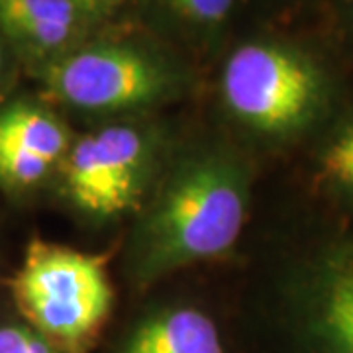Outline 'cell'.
<instances>
[{
  "mask_svg": "<svg viewBox=\"0 0 353 353\" xmlns=\"http://www.w3.org/2000/svg\"><path fill=\"white\" fill-rule=\"evenodd\" d=\"M83 18L75 0H0V32L30 57L63 50Z\"/></svg>",
  "mask_w": 353,
  "mask_h": 353,
  "instance_id": "cell-8",
  "label": "cell"
},
{
  "mask_svg": "<svg viewBox=\"0 0 353 353\" xmlns=\"http://www.w3.org/2000/svg\"><path fill=\"white\" fill-rule=\"evenodd\" d=\"M310 328L328 353H353V243L326 252L306 283Z\"/></svg>",
  "mask_w": 353,
  "mask_h": 353,
  "instance_id": "cell-7",
  "label": "cell"
},
{
  "mask_svg": "<svg viewBox=\"0 0 353 353\" xmlns=\"http://www.w3.org/2000/svg\"><path fill=\"white\" fill-rule=\"evenodd\" d=\"M0 353H57L34 328L6 324L0 326Z\"/></svg>",
  "mask_w": 353,
  "mask_h": 353,
  "instance_id": "cell-12",
  "label": "cell"
},
{
  "mask_svg": "<svg viewBox=\"0 0 353 353\" xmlns=\"http://www.w3.org/2000/svg\"><path fill=\"white\" fill-rule=\"evenodd\" d=\"M228 108L265 134H290L326 108L332 75L322 59L287 39H253L228 57L222 73Z\"/></svg>",
  "mask_w": 353,
  "mask_h": 353,
  "instance_id": "cell-3",
  "label": "cell"
},
{
  "mask_svg": "<svg viewBox=\"0 0 353 353\" xmlns=\"http://www.w3.org/2000/svg\"><path fill=\"white\" fill-rule=\"evenodd\" d=\"M10 289L32 328L67 353L87 350L112 306L104 255L41 240L30 241Z\"/></svg>",
  "mask_w": 353,
  "mask_h": 353,
  "instance_id": "cell-2",
  "label": "cell"
},
{
  "mask_svg": "<svg viewBox=\"0 0 353 353\" xmlns=\"http://www.w3.org/2000/svg\"><path fill=\"white\" fill-rule=\"evenodd\" d=\"M320 176L330 187L353 196V120L324 148L320 155Z\"/></svg>",
  "mask_w": 353,
  "mask_h": 353,
  "instance_id": "cell-10",
  "label": "cell"
},
{
  "mask_svg": "<svg viewBox=\"0 0 353 353\" xmlns=\"http://www.w3.org/2000/svg\"><path fill=\"white\" fill-rule=\"evenodd\" d=\"M75 2L87 16H101V14L112 12L124 0H75Z\"/></svg>",
  "mask_w": 353,
  "mask_h": 353,
  "instance_id": "cell-13",
  "label": "cell"
},
{
  "mask_svg": "<svg viewBox=\"0 0 353 353\" xmlns=\"http://www.w3.org/2000/svg\"><path fill=\"white\" fill-rule=\"evenodd\" d=\"M2 67H4V50H2V41H0V73H2Z\"/></svg>",
  "mask_w": 353,
  "mask_h": 353,
  "instance_id": "cell-16",
  "label": "cell"
},
{
  "mask_svg": "<svg viewBox=\"0 0 353 353\" xmlns=\"http://www.w3.org/2000/svg\"><path fill=\"white\" fill-rule=\"evenodd\" d=\"M245 222V183L222 159L190 165L165 189L143 236V271L163 273L232 250Z\"/></svg>",
  "mask_w": 353,
  "mask_h": 353,
  "instance_id": "cell-1",
  "label": "cell"
},
{
  "mask_svg": "<svg viewBox=\"0 0 353 353\" xmlns=\"http://www.w3.org/2000/svg\"><path fill=\"white\" fill-rule=\"evenodd\" d=\"M340 12L345 39L353 50V0H340Z\"/></svg>",
  "mask_w": 353,
  "mask_h": 353,
  "instance_id": "cell-14",
  "label": "cell"
},
{
  "mask_svg": "<svg viewBox=\"0 0 353 353\" xmlns=\"http://www.w3.org/2000/svg\"><path fill=\"white\" fill-rule=\"evenodd\" d=\"M122 353H224L214 322L194 308H175L145 320Z\"/></svg>",
  "mask_w": 353,
  "mask_h": 353,
  "instance_id": "cell-9",
  "label": "cell"
},
{
  "mask_svg": "<svg viewBox=\"0 0 353 353\" xmlns=\"http://www.w3.org/2000/svg\"><path fill=\"white\" fill-rule=\"evenodd\" d=\"M175 20L192 30H216L230 18L236 0H159Z\"/></svg>",
  "mask_w": 353,
  "mask_h": 353,
  "instance_id": "cell-11",
  "label": "cell"
},
{
  "mask_svg": "<svg viewBox=\"0 0 353 353\" xmlns=\"http://www.w3.org/2000/svg\"><path fill=\"white\" fill-rule=\"evenodd\" d=\"M71 143L65 126L28 102L0 110V183L8 189H30L63 161Z\"/></svg>",
  "mask_w": 353,
  "mask_h": 353,
  "instance_id": "cell-6",
  "label": "cell"
},
{
  "mask_svg": "<svg viewBox=\"0 0 353 353\" xmlns=\"http://www.w3.org/2000/svg\"><path fill=\"white\" fill-rule=\"evenodd\" d=\"M169 73L150 53L118 43L69 53L46 71L55 101L83 110H120L159 99Z\"/></svg>",
  "mask_w": 353,
  "mask_h": 353,
  "instance_id": "cell-4",
  "label": "cell"
},
{
  "mask_svg": "<svg viewBox=\"0 0 353 353\" xmlns=\"http://www.w3.org/2000/svg\"><path fill=\"white\" fill-rule=\"evenodd\" d=\"M273 2L283 10H294V8H303V6L314 2V0H273Z\"/></svg>",
  "mask_w": 353,
  "mask_h": 353,
  "instance_id": "cell-15",
  "label": "cell"
},
{
  "mask_svg": "<svg viewBox=\"0 0 353 353\" xmlns=\"http://www.w3.org/2000/svg\"><path fill=\"white\" fill-rule=\"evenodd\" d=\"M145 157L148 143L132 126H110L88 134L65 155L67 190L85 212L120 214L138 201Z\"/></svg>",
  "mask_w": 353,
  "mask_h": 353,
  "instance_id": "cell-5",
  "label": "cell"
}]
</instances>
